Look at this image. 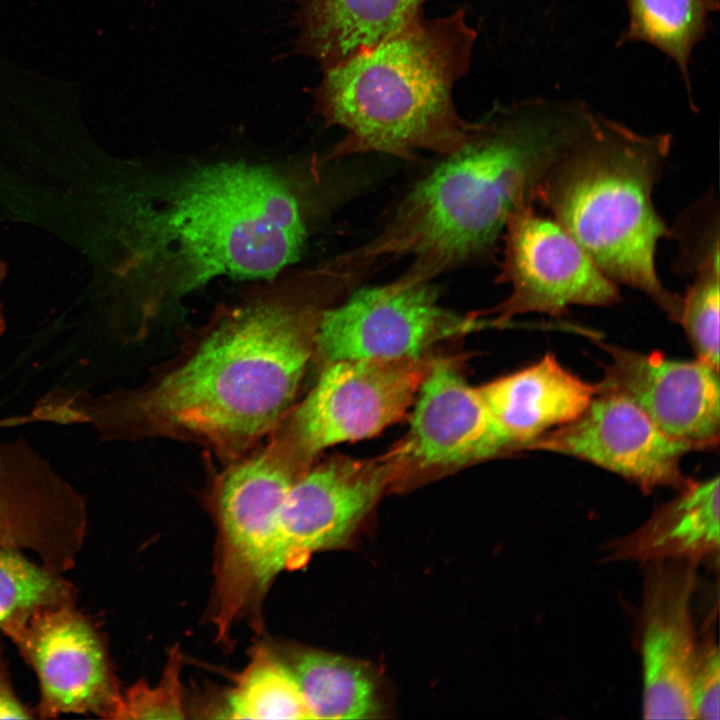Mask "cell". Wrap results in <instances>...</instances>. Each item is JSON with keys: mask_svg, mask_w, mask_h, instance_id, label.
Masks as SVG:
<instances>
[{"mask_svg": "<svg viewBox=\"0 0 720 720\" xmlns=\"http://www.w3.org/2000/svg\"><path fill=\"white\" fill-rule=\"evenodd\" d=\"M352 287L330 261L257 291L208 325L149 383L93 396L58 389L55 424H89L104 440L165 437L232 462L270 436L294 407L322 311Z\"/></svg>", "mask_w": 720, "mask_h": 720, "instance_id": "cell-1", "label": "cell"}, {"mask_svg": "<svg viewBox=\"0 0 720 720\" xmlns=\"http://www.w3.org/2000/svg\"><path fill=\"white\" fill-rule=\"evenodd\" d=\"M121 235L141 336L165 310L211 280H272L300 257L309 232L305 180L280 164L185 161L140 175Z\"/></svg>", "mask_w": 720, "mask_h": 720, "instance_id": "cell-2", "label": "cell"}, {"mask_svg": "<svg viewBox=\"0 0 720 720\" xmlns=\"http://www.w3.org/2000/svg\"><path fill=\"white\" fill-rule=\"evenodd\" d=\"M593 115L577 101L529 99L495 108L410 189L376 237L338 258L370 273L408 256L399 278L431 282L488 256L510 215L538 201L549 170Z\"/></svg>", "mask_w": 720, "mask_h": 720, "instance_id": "cell-3", "label": "cell"}, {"mask_svg": "<svg viewBox=\"0 0 720 720\" xmlns=\"http://www.w3.org/2000/svg\"><path fill=\"white\" fill-rule=\"evenodd\" d=\"M476 37L464 8L433 19L422 13L372 49L322 70L309 90L314 112L344 130L324 160L460 149L473 123L459 116L452 91L470 69Z\"/></svg>", "mask_w": 720, "mask_h": 720, "instance_id": "cell-4", "label": "cell"}, {"mask_svg": "<svg viewBox=\"0 0 720 720\" xmlns=\"http://www.w3.org/2000/svg\"><path fill=\"white\" fill-rule=\"evenodd\" d=\"M671 140L595 113L549 170L538 201L608 278L641 291L678 321L681 297L655 267L657 244L671 230L652 196Z\"/></svg>", "mask_w": 720, "mask_h": 720, "instance_id": "cell-5", "label": "cell"}, {"mask_svg": "<svg viewBox=\"0 0 720 720\" xmlns=\"http://www.w3.org/2000/svg\"><path fill=\"white\" fill-rule=\"evenodd\" d=\"M431 359H349L326 364L307 396L269 436L310 466L336 444L370 438L400 420Z\"/></svg>", "mask_w": 720, "mask_h": 720, "instance_id": "cell-6", "label": "cell"}, {"mask_svg": "<svg viewBox=\"0 0 720 720\" xmlns=\"http://www.w3.org/2000/svg\"><path fill=\"white\" fill-rule=\"evenodd\" d=\"M397 478L389 453L365 460L331 458L295 475L279 498L272 541L255 572L256 598L261 601L280 572L298 568L313 552L344 543Z\"/></svg>", "mask_w": 720, "mask_h": 720, "instance_id": "cell-7", "label": "cell"}, {"mask_svg": "<svg viewBox=\"0 0 720 720\" xmlns=\"http://www.w3.org/2000/svg\"><path fill=\"white\" fill-rule=\"evenodd\" d=\"M488 327H501L480 313L462 315L438 302L431 282L399 277L353 291L325 308L315 333V351L327 363L349 359L423 357L433 345Z\"/></svg>", "mask_w": 720, "mask_h": 720, "instance_id": "cell-8", "label": "cell"}, {"mask_svg": "<svg viewBox=\"0 0 720 720\" xmlns=\"http://www.w3.org/2000/svg\"><path fill=\"white\" fill-rule=\"evenodd\" d=\"M503 233L496 280L509 283L512 291L493 309L501 326L519 314L560 317L572 305L607 306L620 299L616 283L555 220L536 214L533 204L513 212Z\"/></svg>", "mask_w": 720, "mask_h": 720, "instance_id": "cell-9", "label": "cell"}, {"mask_svg": "<svg viewBox=\"0 0 720 720\" xmlns=\"http://www.w3.org/2000/svg\"><path fill=\"white\" fill-rule=\"evenodd\" d=\"M75 604L37 611L14 645L37 676L39 717L74 713L112 719L122 693L106 641Z\"/></svg>", "mask_w": 720, "mask_h": 720, "instance_id": "cell-10", "label": "cell"}, {"mask_svg": "<svg viewBox=\"0 0 720 720\" xmlns=\"http://www.w3.org/2000/svg\"><path fill=\"white\" fill-rule=\"evenodd\" d=\"M88 530L86 498L23 438L0 441V547L72 569Z\"/></svg>", "mask_w": 720, "mask_h": 720, "instance_id": "cell-11", "label": "cell"}, {"mask_svg": "<svg viewBox=\"0 0 720 720\" xmlns=\"http://www.w3.org/2000/svg\"><path fill=\"white\" fill-rule=\"evenodd\" d=\"M405 437L389 452L398 477L444 472L514 450L505 431L456 363L431 359Z\"/></svg>", "mask_w": 720, "mask_h": 720, "instance_id": "cell-12", "label": "cell"}, {"mask_svg": "<svg viewBox=\"0 0 720 720\" xmlns=\"http://www.w3.org/2000/svg\"><path fill=\"white\" fill-rule=\"evenodd\" d=\"M526 449L589 461L645 493L657 487L679 491L691 482L680 468L691 449L665 435L636 404L616 393H598L580 416L542 434Z\"/></svg>", "mask_w": 720, "mask_h": 720, "instance_id": "cell-13", "label": "cell"}, {"mask_svg": "<svg viewBox=\"0 0 720 720\" xmlns=\"http://www.w3.org/2000/svg\"><path fill=\"white\" fill-rule=\"evenodd\" d=\"M697 566L646 563L639 623L645 719H694L689 685L698 644L691 609Z\"/></svg>", "mask_w": 720, "mask_h": 720, "instance_id": "cell-14", "label": "cell"}, {"mask_svg": "<svg viewBox=\"0 0 720 720\" xmlns=\"http://www.w3.org/2000/svg\"><path fill=\"white\" fill-rule=\"evenodd\" d=\"M611 363L598 393H616L636 404L665 435L691 451L719 443V370L706 362L672 360L607 345Z\"/></svg>", "mask_w": 720, "mask_h": 720, "instance_id": "cell-15", "label": "cell"}, {"mask_svg": "<svg viewBox=\"0 0 720 720\" xmlns=\"http://www.w3.org/2000/svg\"><path fill=\"white\" fill-rule=\"evenodd\" d=\"M513 449L565 425L589 406L598 384L583 381L548 353L538 362L477 387Z\"/></svg>", "mask_w": 720, "mask_h": 720, "instance_id": "cell-16", "label": "cell"}, {"mask_svg": "<svg viewBox=\"0 0 720 720\" xmlns=\"http://www.w3.org/2000/svg\"><path fill=\"white\" fill-rule=\"evenodd\" d=\"M298 31L285 56L303 55L321 70L338 66L400 31L428 0H294Z\"/></svg>", "mask_w": 720, "mask_h": 720, "instance_id": "cell-17", "label": "cell"}, {"mask_svg": "<svg viewBox=\"0 0 720 720\" xmlns=\"http://www.w3.org/2000/svg\"><path fill=\"white\" fill-rule=\"evenodd\" d=\"M719 476L691 481L660 506L639 528L606 545L609 560L649 563L687 560L699 564L718 557Z\"/></svg>", "mask_w": 720, "mask_h": 720, "instance_id": "cell-18", "label": "cell"}, {"mask_svg": "<svg viewBox=\"0 0 720 720\" xmlns=\"http://www.w3.org/2000/svg\"><path fill=\"white\" fill-rule=\"evenodd\" d=\"M289 663L311 719H366L378 711L374 683L360 665L317 650L294 652Z\"/></svg>", "mask_w": 720, "mask_h": 720, "instance_id": "cell-19", "label": "cell"}, {"mask_svg": "<svg viewBox=\"0 0 720 720\" xmlns=\"http://www.w3.org/2000/svg\"><path fill=\"white\" fill-rule=\"evenodd\" d=\"M629 22L618 46L646 42L672 59L691 95L689 63L695 45L708 31L719 0H627Z\"/></svg>", "mask_w": 720, "mask_h": 720, "instance_id": "cell-20", "label": "cell"}, {"mask_svg": "<svg viewBox=\"0 0 720 720\" xmlns=\"http://www.w3.org/2000/svg\"><path fill=\"white\" fill-rule=\"evenodd\" d=\"M77 594L62 573L0 547V633L13 644L37 611L76 603Z\"/></svg>", "mask_w": 720, "mask_h": 720, "instance_id": "cell-21", "label": "cell"}, {"mask_svg": "<svg viewBox=\"0 0 720 720\" xmlns=\"http://www.w3.org/2000/svg\"><path fill=\"white\" fill-rule=\"evenodd\" d=\"M221 714L232 719H311L289 666L263 646L254 649Z\"/></svg>", "mask_w": 720, "mask_h": 720, "instance_id": "cell-22", "label": "cell"}, {"mask_svg": "<svg viewBox=\"0 0 720 720\" xmlns=\"http://www.w3.org/2000/svg\"><path fill=\"white\" fill-rule=\"evenodd\" d=\"M671 238L679 243L676 265L680 272L692 275L719 269V217L714 193L709 191L678 217L670 228Z\"/></svg>", "mask_w": 720, "mask_h": 720, "instance_id": "cell-23", "label": "cell"}, {"mask_svg": "<svg viewBox=\"0 0 720 720\" xmlns=\"http://www.w3.org/2000/svg\"><path fill=\"white\" fill-rule=\"evenodd\" d=\"M719 274L706 270L694 275V281L681 297L678 322L683 327L697 358L719 370Z\"/></svg>", "mask_w": 720, "mask_h": 720, "instance_id": "cell-24", "label": "cell"}, {"mask_svg": "<svg viewBox=\"0 0 720 720\" xmlns=\"http://www.w3.org/2000/svg\"><path fill=\"white\" fill-rule=\"evenodd\" d=\"M180 655H170L162 680L155 687L139 681L121 694L112 719H181Z\"/></svg>", "mask_w": 720, "mask_h": 720, "instance_id": "cell-25", "label": "cell"}, {"mask_svg": "<svg viewBox=\"0 0 720 720\" xmlns=\"http://www.w3.org/2000/svg\"><path fill=\"white\" fill-rule=\"evenodd\" d=\"M713 631L698 640L690 676V703L694 719H719L720 661Z\"/></svg>", "mask_w": 720, "mask_h": 720, "instance_id": "cell-26", "label": "cell"}, {"mask_svg": "<svg viewBox=\"0 0 720 720\" xmlns=\"http://www.w3.org/2000/svg\"><path fill=\"white\" fill-rule=\"evenodd\" d=\"M33 717V712L19 699L12 686L0 641V719Z\"/></svg>", "mask_w": 720, "mask_h": 720, "instance_id": "cell-27", "label": "cell"}, {"mask_svg": "<svg viewBox=\"0 0 720 720\" xmlns=\"http://www.w3.org/2000/svg\"><path fill=\"white\" fill-rule=\"evenodd\" d=\"M6 273H7V265L4 262L0 261V285H1L2 281L4 280ZM5 327H6V324H5L3 313L1 310V303H0V336L5 331Z\"/></svg>", "mask_w": 720, "mask_h": 720, "instance_id": "cell-28", "label": "cell"}]
</instances>
